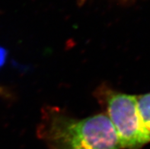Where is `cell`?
<instances>
[{
  "label": "cell",
  "mask_w": 150,
  "mask_h": 149,
  "mask_svg": "<svg viewBox=\"0 0 150 149\" xmlns=\"http://www.w3.org/2000/svg\"><path fill=\"white\" fill-rule=\"evenodd\" d=\"M137 105L141 126L150 142V93L137 96Z\"/></svg>",
  "instance_id": "3957f363"
},
{
  "label": "cell",
  "mask_w": 150,
  "mask_h": 149,
  "mask_svg": "<svg viewBox=\"0 0 150 149\" xmlns=\"http://www.w3.org/2000/svg\"><path fill=\"white\" fill-rule=\"evenodd\" d=\"M0 94H1V95H3V94H5L4 91L2 90V88H0Z\"/></svg>",
  "instance_id": "5b68a950"
},
{
  "label": "cell",
  "mask_w": 150,
  "mask_h": 149,
  "mask_svg": "<svg viewBox=\"0 0 150 149\" xmlns=\"http://www.w3.org/2000/svg\"><path fill=\"white\" fill-rule=\"evenodd\" d=\"M38 135L48 149H121L105 113L79 119L58 107H46Z\"/></svg>",
  "instance_id": "6da1fadb"
},
{
  "label": "cell",
  "mask_w": 150,
  "mask_h": 149,
  "mask_svg": "<svg viewBox=\"0 0 150 149\" xmlns=\"http://www.w3.org/2000/svg\"><path fill=\"white\" fill-rule=\"evenodd\" d=\"M6 52L5 49L0 47V66H2L5 60H6Z\"/></svg>",
  "instance_id": "277c9868"
},
{
  "label": "cell",
  "mask_w": 150,
  "mask_h": 149,
  "mask_svg": "<svg viewBox=\"0 0 150 149\" xmlns=\"http://www.w3.org/2000/svg\"><path fill=\"white\" fill-rule=\"evenodd\" d=\"M94 95L116 131L120 148L142 149L149 143L138 115L137 96L115 91L105 83Z\"/></svg>",
  "instance_id": "7a4b0ae2"
}]
</instances>
